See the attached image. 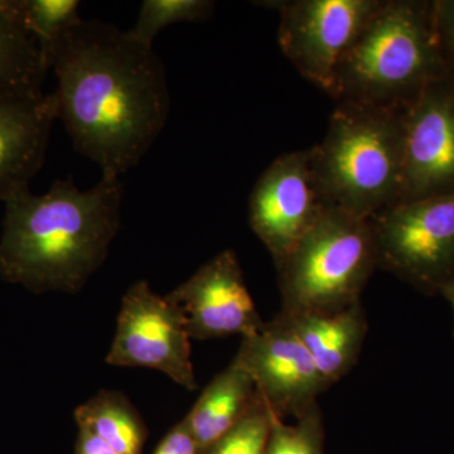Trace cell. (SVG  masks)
I'll list each match as a JSON object with an SVG mask.
<instances>
[{"label": "cell", "instance_id": "13", "mask_svg": "<svg viewBox=\"0 0 454 454\" xmlns=\"http://www.w3.org/2000/svg\"><path fill=\"white\" fill-rule=\"evenodd\" d=\"M59 119L55 92L0 98V201L29 190Z\"/></svg>", "mask_w": 454, "mask_h": 454}, {"label": "cell", "instance_id": "2", "mask_svg": "<svg viewBox=\"0 0 454 454\" xmlns=\"http://www.w3.org/2000/svg\"><path fill=\"white\" fill-rule=\"evenodd\" d=\"M124 186L101 176L89 190L56 179L43 195L27 190L4 202L0 279L26 291L76 294L103 267L121 231Z\"/></svg>", "mask_w": 454, "mask_h": 454}, {"label": "cell", "instance_id": "7", "mask_svg": "<svg viewBox=\"0 0 454 454\" xmlns=\"http://www.w3.org/2000/svg\"><path fill=\"white\" fill-rule=\"evenodd\" d=\"M191 340L184 310L142 279L122 295L106 361L116 367L155 370L192 391L197 381Z\"/></svg>", "mask_w": 454, "mask_h": 454}, {"label": "cell", "instance_id": "23", "mask_svg": "<svg viewBox=\"0 0 454 454\" xmlns=\"http://www.w3.org/2000/svg\"><path fill=\"white\" fill-rule=\"evenodd\" d=\"M153 454H201L199 444L184 419L164 435Z\"/></svg>", "mask_w": 454, "mask_h": 454}, {"label": "cell", "instance_id": "25", "mask_svg": "<svg viewBox=\"0 0 454 454\" xmlns=\"http://www.w3.org/2000/svg\"><path fill=\"white\" fill-rule=\"evenodd\" d=\"M442 297L450 303V309H452L453 318H454V282L450 283V286L443 289L441 293ZM454 334V331H453Z\"/></svg>", "mask_w": 454, "mask_h": 454}, {"label": "cell", "instance_id": "22", "mask_svg": "<svg viewBox=\"0 0 454 454\" xmlns=\"http://www.w3.org/2000/svg\"><path fill=\"white\" fill-rule=\"evenodd\" d=\"M434 25L439 43L448 59L454 62V0H433Z\"/></svg>", "mask_w": 454, "mask_h": 454}, {"label": "cell", "instance_id": "5", "mask_svg": "<svg viewBox=\"0 0 454 454\" xmlns=\"http://www.w3.org/2000/svg\"><path fill=\"white\" fill-rule=\"evenodd\" d=\"M276 267L280 310L333 312L360 303L379 268L372 223L330 206Z\"/></svg>", "mask_w": 454, "mask_h": 454}, {"label": "cell", "instance_id": "9", "mask_svg": "<svg viewBox=\"0 0 454 454\" xmlns=\"http://www.w3.org/2000/svg\"><path fill=\"white\" fill-rule=\"evenodd\" d=\"M330 207L317 182L312 148L279 155L262 172L249 200V223L279 262Z\"/></svg>", "mask_w": 454, "mask_h": 454}, {"label": "cell", "instance_id": "10", "mask_svg": "<svg viewBox=\"0 0 454 454\" xmlns=\"http://www.w3.org/2000/svg\"><path fill=\"white\" fill-rule=\"evenodd\" d=\"M238 354L268 408L280 419L301 417L331 387L282 313L243 339Z\"/></svg>", "mask_w": 454, "mask_h": 454}, {"label": "cell", "instance_id": "4", "mask_svg": "<svg viewBox=\"0 0 454 454\" xmlns=\"http://www.w3.org/2000/svg\"><path fill=\"white\" fill-rule=\"evenodd\" d=\"M404 112L337 103L327 133L312 148L328 205L363 219L402 201Z\"/></svg>", "mask_w": 454, "mask_h": 454}, {"label": "cell", "instance_id": "21", "mask_svg": "<svg viewBox=\"0 0 454 454\" xmlns=\"http://www.w3.org/2000/svg\"><path fill=\"white\" fill-rule=\"evenodd\" d=\"M273 414L262 395L243 420L202 454H267Z\"/></svg>", "mask_w": 454, "mask_h": 454}, {"label": "cell", "instance_id": "26", "mask_svg": "<svg viewBox=\"0 0 454 454\" xmlns=\"http://www.w3.org/2000/svg\"><path fill=\"white\" fill-rule=\"evenodd\" d=\"M450 77H452V82H453V85H454V62L452 65V71H450Z\"/></svg>", "mask_w": 454, "mask_h": 454}, {"label": "cell", "instance_id": "20", "mask_svg": "<svg viewBox=\"0 0 454 454\" xmlns=\"http://www.w3.org/2000/svg\"><path fill=\"white\" fill-rule=\"evenodd\" d=\"M322 442L324 420L317 404L293 424L273 414L267 454H322Z\"/></svg>", "mask_w": 454, "mask_h": 454}, {"label": "cell", "instance_id": "12", "mask_svg": "<svg viewBox=\"0 0 454 454\" xmlns=\"http://www.w3.org/2000/svg\"><path fill=\"white\" fill-rule=\"evenodd\" d=\"M167 298L184 310L191 340L226 336L247 339L258 333L265 324L231 249L205 262Z\"/></svg>", "mask_w": 454, "mask_h": 454}, {"label": "cell", "instance_id": "3", "mask_svg": "<svg viewBox=\"0 0 454 454\" xmlns=\"http://www.w3.org/2000/svg\"><path fill=\"white\" fill-rule=\"evenodd\" d=\"M450 71L435 31L433 0H382L337 68L331 98L404 112Z\"/></svg>", "mask_w": 454, "mask_h": 454}, {"label": "cell", "instance_id": "14", "mask_svg": "<svg viewBox=\"0 0 454 454\" xmlns=\"http://www.w3.org/2000/svg\"><path fill=\"white\" fill-rule=\"evenodd\" d=\"M279 313L309 349L331 387L356 365L369 330L361 301L333 312Z\"/></svg>", "mask_w": 454, "mask_h": 454}, {"label": "cell", "instance_id": "11", "mask_svg": "<svg viewBox=\"0 0 454 454\" xmlns=\"http://www.w3.org/2000/svg\"><path fill=\"white\" fill-rule=\"evenodd\" d=\"M402 201L454 192V85L450 74L404 110Z\"/></svg>", "mask_w": 454, "mask_h": 454}, {"label": "cell", "instance_id": "19", "mask_svg": "<svg viewBox=\"0 0 454 454\" xmlns=\"http://www.w3.org/2000/svg\"><path fill=\"white\" fill-rule=\"evenodd\" d=\"M215 3L210 0H145L136 25L129 29L134 40L153 47L158 33L166 27L184 22H202L211 16Z\"/></svg>", "mask_w": 454, "mask_h": 454}, {"label": "cell", "instance_id": "17", "mask_svg": "<svg viewBox=\"0 0 454 454\" xmlns=\"http://www.w3.org/2000/svg\"><path fill=\"white\" fill-rule=\"evenodd\" d=\"M74 420L77 427L91 430L118 454H143L145 420L121 391H98L77 406Z\"/></svg>", "mask_w": 454, "mask_h": 454}, {"label": "cell", "instance_id": "8", "mask_svg": "<svg viewBox=\"0 0 454 454\" xmlns=\"http://www.w3.org/2000/svg\"><path fill=\"white\" fill-rule=\"evenodd\" d=\"M382 0H286L278 42L284 56L310 83L333 97L337 68Z\"/></svg>", "mask_w": 454, "mask_h": 454}, {"label": "cell", "instance_id": "6", "mask_svg": "<svg viewBox=\"0 0 454 454\" xmlns=\"http://www.w3.org/2000/svg\"><path fill=\"white\" fill-rule=\"evenodd\" d=\"M370 223L379 268L428 295L454 282V192L396 203Z\"/></svg>", "mask_w": 454, "mask_h": 454}, {"label": "cell", "instance_id": "24", "mask_svg": "<svg viewBox=\"0 0 454 454\" xmlns=\"http://www.w3.org/2000/svg\"><path fill=\"white\" fill-rule=\"evenodd\" d=\"M77 428L79 432H77L74 454H118L91 430L83 427H77Z\"/></svg>", "mask_w": 454, "mask_h": 454}, {"label": "cell", "instance_id": "18", "mask_svg": "<svg viewBox=\"0 0 454 454\" xmlns=\"http://www.w3.org/2000/svg\"><path fill=\"white\" fill-rule=\"evenodd\" d=\"M14 20L35 37L49 59L57 42L82 20L77 0H2ZM50 61V59H49Z\"/></svg>", "mask_w": 454, "mask_h": 454}, {"label": "cell", "instance_id": "15", "mask_svg": "<svg viewBox=\"0 0 454 454\" xmlns=\"http://www.w3.org/2000/svg\"><path fill=\"white\" fill-rule=\"evenodd\" d=\"M258 395L252 373L236 354L231 363L208 382L184 418L201 454L243 420Z\"/></svg>", "mask_w": 454, "mask_h": 454}, {"label": "cell", "instance_id": "16", "mask_svg": "<svg viewBox=\"0 0 454 454\" xmlns=\"http://www.w3.org/2000/svg\"><path fill=\"white\" fill-rule=\"evenodd\" d=\"M50 70L49 59L41 44L0 0V98L43 94Z\"/></svg>", "mask_w": 454, "mask_h": 454}, {"label": "cell", "instance_id": "1", "mask_svg": "<svg viewBox=\"0 0 454 454\" xmlns=\"http://www.w3.org/2000/svg\"><path fill=\"white\" fill-rule=\"evenodd\" d=\"M59 119L74 151L121 178L160 138L170 112L153 47L98 20H80L51 50Z\"/></svg>", "mask_w": 454, "mask_h": 454}]
</instances>
